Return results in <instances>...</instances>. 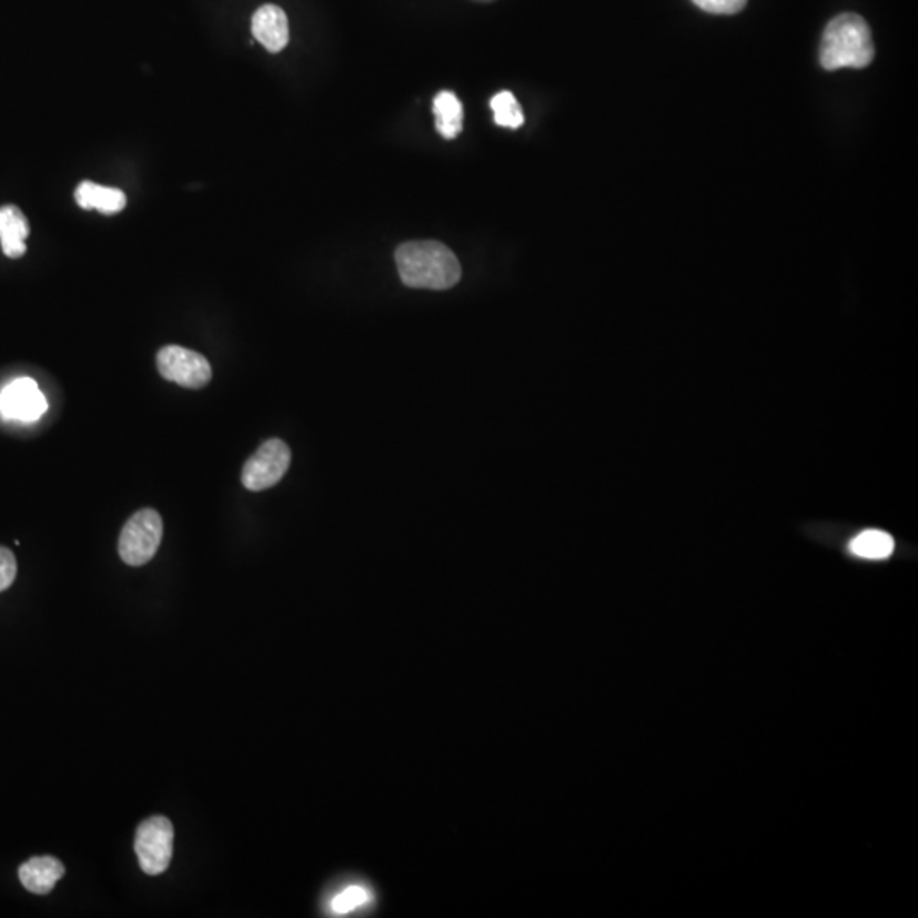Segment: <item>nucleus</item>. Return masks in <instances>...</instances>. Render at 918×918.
Listing matches in <instances>:
<instances>
[{
  "mask_svg": "<svg viewBox=\"0 0 918 918\" xmlns=\"http://www.w3.org/2000/svg\"><path fill=\"white\" fill-rule=\"evenodd\" d=\"M174 827L162 815L147 818L139 825L134 837V853L145 875L157 876L168 871L174 853Z\"/></svg>",
  "mask_w": 918,
  "mask_h": 918,
  "instance_id": "obj_4",
  "label": "nucleus"
},
{
  "mask_svg": "<svg viewBox=\"0 0 918 918\" xmlns=\"http://www.w3.org/2000/svg\"><path fill=\"white\" fill-rule=\"evenodd\" d=\"M491 108L494 111V120L498 127L508 128V130H517V128L523 127V108H521L512 92H498L497 95L492 98Z\"/></svg>",
  "mask_w": 918,
  "mask_h": 918,
  "instance_id": "obj_15",
  "label": "nucleus"
},
{
  "mask_svg": "<svg viewBox=\"0 0 918 918\" xmlns=\"http://www.w3.org/2000/svg\"><path fill=\"white\" fill-rule=\"evenodd\" d=\"M872 59L871 30L860 16L840 14L828 22L820 47V63L825 70L864 69Z\"/></svg>",
  "mask_w": 918,
  "mask_h": 918,
  "instance_id": "obj_2",
  "label": "nucleus"
},
{
  "mask_svg": "<svg viewBox=\"0 0 918 918\" xmlns=\"http://www.w3.org/2000/svg\"><path fill=\"white\" fill-rule=\"evenodd\" d=\"M75 201L82 210H98L99 213L117 214L127 206V194L117 188L99 185L95 182H80Z\"/></svg>",
  "mask_w": 918,
  "mask_h": 918,
  "instance_id": "obj_12",
  "label": "nucleus"
},
{
  "mask_svg": "<svg viewBox=\"0 0 918 918\" xmlns=\"http://www.w3.org/2000/svg\"><path fill=\"white\" fill-rule=\"evenodd\" d=\"M482 2H491V0H482Z\"/></svg>",
  "mask_w": 918,
  "mask_h": 918,
  "instance_id": "obj_18",
  "label": "nucleus"
},
{
  "mask_svg": "<svg viewBox=\"0 0 918 918\" xmlns=\"http://www.w3.org/2000/svg\"><path fill=\"white\" fill-rule=\"evenodd\" d=\"M157 367L168 382L189 390L204 389L211 382L213 370L206 357L181 345H165L157 354Z\"/></svg>",
  "mask_w": 918,
  "mask_h": 918,
  "instance_id": "obj_5",
  "label": "nucleus"
},
{
  "mask_svg": "<svg viewBox=\"0 0 918 918\" xmlns=\"http://www.w3.org/2000/svg\"><path fill=\"white\" fill-rule=\"evenodd\" d=\"M374 905H376V889L361 879V881L345 882L341 886L329 900V910L335 917H345V915L373 910Z\"/></svg>",
  "mask_w": 918,
  "mask_h": 918,
  "instance_id": "obj_10",
  "label": "nucleus"
},
{
  "mask_svg": "<svg viewBox=\"0 0 918 918\" xmlns=\"http://www.w3.org/2000/svg\"><path fill=\"white\" fill-rule=\"evenodd\" d=\"M252 34L265 50L280 53L290 43L286 12L274 4L262 6L252 18Z\"/></svg>",
  "mask_w": 918,
  "mask_h": 918,
  "instance_id": "obj_8",
  "label": "nucleus"
},
{
  "mask_svg": "<svg viewBox=\"0 0 918 918\" xmlns=\"http://www.w3.org/2000/svg\"><path fill=\"white\" fill-rule=\"evenodd\" d=\"M164 536V523L159 512L153 508H143L137 512L124 524L121 531V559L130 566H142L155 556L160 542Z\"/></svg>",
  "mask_w": 918,
  "mask_h": 918,
  "instance_id": "obj_3",
  "label": "nucleus"
},
{
  "mask_svg": "<svg viewBox=\"0 0 918 918\" xmlns=\"http://www.w3.org/2000/svg\"><path fill=\"white\" fill-rule=\"evenodd\" d=\"M18 575V562L11 549L0 546V592L8 591Z\"/></svg>",
  "mask_w": 918,
  "mask_h": 918,
  "instance_id": "obj_17",
  "label": "nucleus"
},
{
  "mask_svg": "<svg viewBox=\"0 0 918 918\" xmlns=\"http://www.w3.org/2000/svg\"><path fill=\"white\" fill-rule=\"evenodd\" d=\"M21 885L34 895H48L65 876V866L57 857L41 856L26 860L18 871Z\"/></svg>",
  "mask_w": 918,
  "mask_h": 918,
  "instance_id": "obj_9",
  "label": "nucleus"
},
{
  "mask_svg": "<svg viewBox=\"0 0 918 918\" xmlns=\"http://www.w3.org/2000/svg\"><path fill=\"white\" fill-rule=\"evenodd\" d=\"M432 111L436 117V128L446 140L456 139L463 130V105L456 94L443 91L434 99Z\"/></svg>",
  "mask_w": 918,
  "mask_h": 918,
  "instance_id": "obj_13",
  "label": "nucleus"
},
{
  "mask_svg": "<svg viewBox=\"0 0 918 918\" xmlns=\"http://www.w3.org/2000/svg\"><path fill=\"white\" fill-rule=\"evenodd\" d=\"M400 280L418 290H450L462 280V265L456 255L441 242H407L395 252Z\"/></svg>",
  "mask_w": 918,
  "mask_h": 918,
  "instance_id": "obj_1",
  "label": "nucleus"
},
{
  "mask_svg": "<svg viewBox=\"0 0 918 918\" xmlns=\"http://www.w3.org/2000/svg\"><path fill=\"white\" fill-rule=\"evenodd\" d=\"M850 553L866 559L888 558L895 549L894 537L878 529H868L854 537L849 545Z\"/></svg>",
  "mask_w": 918,
  "mask_h": 918,
  "instance_id": "obj_14",
  "label": "nucleus"
},
{
  "mask_svg": "<svg viewBox=\"0 0 918 918\" xmlns=\"http://www.w3.org/2000/svg\"><path fill=\"white\" fill-rule=\"evenodd\" d=\"M697 8L709 14L732 16L747 6V0H693Z\"/></svg>",
  "mask_w": 918,
  "mask_h": 918,
  "instance_id": "obj_16",
  "label": "nucleus"
},
{
  "mask_svg": "<svg viewBox=\"0 0 918 918\" xmlns=\"http://www.w3.org/2000/svg\"><path fill=\"white\" fill-rule=\"evenodd\" d=\"M47 411V399L33 377H16L14 382L9 383L0 393V414L8 421L31 424L40 421Z\"/></svg>",
  "mask_w": 918,
  "mask_h": 918,
  "instance_id": "obj_7",
  "label": "nucleus"
},
{
  "mask_svg": "<svg viewBox=\"0 0 918 918\" xmlns=\"http://www.w3.org/2000/svg\"><path fill=\"white\" fill-rule=\"evenodd\" d=\"M30 236V223L18 206L0 208V245L9 259L26 254V239Z\"/></svg>",
  "mask_w": 918,
  "mask_h": 918,
  "instance_id": "obj_11",
  "label": "nucleus"
},
{
  "mask_svg": "<svg viewBox=\"0 0 918 918\" xmlns=\"http://www.w3.org/2000/svg\"><path fill=\"white\" fill-rule=\"evenodd\" d=\"M291 463V451L281 440H269L249 457L242 470V483L251 492L268 491L286 475Z\"/></svg>",
  "mask_w": 918,
  "mask_h": 918,
  "instance_id": "obj_6",
  "label": "nucleus"
}]
</instances>
